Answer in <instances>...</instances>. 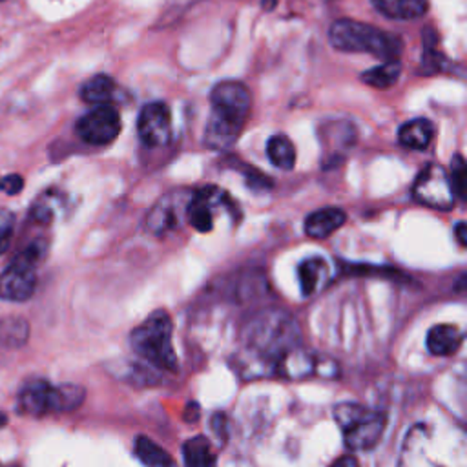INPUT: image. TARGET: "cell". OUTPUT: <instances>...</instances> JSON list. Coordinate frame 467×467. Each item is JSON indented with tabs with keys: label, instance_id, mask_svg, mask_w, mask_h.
<instances>
[{
	"label": "cell",
	"instance_id": "obj_1",
	"mask_svg": "<svg viewBox=\"0 0 467 467\" xmlns=\"http://www.w3.org/2000/svg\"><path fill=\"white\" fill-rule=\"evenodd\" d=\"M238 369L247 378L276 376L283 360L301 347V329L283 309L269 307L252 314L241 329Z\"/></svg>",
	"mask_w": 467,
	"mask_h": 467
},
{
	"label": "cell",
	"instance_id": "obj_2",
	"mask_svg": "<svg viewBox=\"0 0 467 467\" xmlns=\"http://www.w3.org/2000/svg\"><path fill=\"white\" fill-rule=\"evenodd\" d=\"M398 467H467V436L445 420L412 425L401 443Z\"/></svg>",
	"mask_w": 467,
	"mask_h": 467
},
{
	"label": "cell",
	"instance_id": "obj_3",
	"mask_svg": "<svg viewBox=\"0 0 467 467\" xmlns=\"http://www.w3.org/2000/svg\"><path fill=\"white\" fill-rule=\"evenodd\" d=\"M210 103L212 114L203 141L210 150L227 152L236 145L249 119L252 97L245 85L223 81L212 90Z\"/></svg>",
	"mask_w": 467,
	"mask_h": 467
},
{
	"label": "cell",
	"instance_id": "obj_4",
	"mask_svg": "<svg viewBox=\"0 0 467 467\" xmlns=\"http://www.w3.org/2000/svg\"><path fill=\"white\" fill-rule=\"evenodd\" d=\"M332 48L343 54H369L383 61H398L403 43L398 36L350 19L336 21L329 32Z\"/></svg>",
	"mask_w": 467,
	"mask_h": 467
},
{
	"label": "cell",
	"instance_id": "obj_5",
	"mask_svg": "<svg viewBox=\"0 0 467 467\" xmlns=\"http://www.w3.org/2000/svg\"><path fill=\"white\" fill-rule=\"evenodd\" d=\"M174 323L167 310L152 312L141 325H137L130 334V345L137 356H141L147 365L176 372L178 356L172 343Z\"/></svg>",
	"mask_w": 467,
	"mask_h": 467
},
{
	"label": "cell",
	"instance_id": "obj_6",
	"mask_svg": "<svg viewBox=\"0 0 467 467\" xmlns=\"http://www.w3.org/2000/svg\"><path fill=\"white\" fill-rule=\"evenodd\" d=\"M85 389L74 383L52 385L46 380H32L19 392V411L32 416L76 411L85 401Z\"/></svg>",
	"mask_w": 467,
	"mask_h": 467
},
{
	"label": "cell",
	"instance_id": "obj_7",
	"mask_svg": "<svg viewBox=\"0 0 467 467\" xmlns=\"http://www.w3.org/2000/svg\"><path fill=\"white\" fill-rule=\"evenodd\" d=\"M334 418L350 451H369L376 447L385 431V414L358 403L336 405Z\"/></svg>",
	"mask_w": 467,
	"mask_h": 467
},
{
	"label": "cell",
	"instance_id": "obj_8",
	"mask_svg": "<svg viewBox=\"0 0 467 467\" xmlns=\"http://www.w3.org/2000/svg\"><path fill=\"white\" fill-rule=\"evenodd\" d=\"M412 196L420 205L442 212H447L456 205L449 176L440 165H429L420 172L412 187Z\"/></svg>",
	"mask_w": 467,
	"mask_h": 467
},
{
	"label": "cell",
	"instance_id": "obj_9",
	"mask_svg": "<svg viewBox=\"0 0 467 467\" xmlns=\"http://www.w3.org/2000/svg\"><path fill=\"white\" fill-rule=\"evenodd\" d=\"M77 136L94 147H105L121 134V116L114 105L96 107L77 121Z\"/></svg>",
	"mask_w": 467,
	"mask_h": 467
},
{
	"label": "cell",
	"instance_id": "obj_10",
	"mask_svg": "<svg viewBox=\"0 0 467 467\" xmlns=\"http://www.w3.org/2000/svg\"><path fill=\"white\" fill-rule=\"evenodd\" d=\"M137 134L148 148H161L172 139V114L165 103H148L137 119Z\"/></svg>",
	"mask_w": 467,
	"mask_h": 467
},
{
	"label": "cell",
	"instance_id": "obj_11",
	"mask_svg": "<svg viewBox=\"0 0 467 467\" xmlns=\"http://www.w3.org/2000/svg\"><path fill=\"white\" fill-rule=\"evenodd\" d=\"M37 269L14 258L8 269L0 274V298L6 301H28L37 289Z\"/></svg>",
	"mask_w": 467,
	"mask_h": 467
},
{
	"label": "cell",
	"instance_id": "obj_12",
	"mask_svg": "<svg viewBox=\"0 0 467 467\" xmlns=\"http://www.w3.org/2000/svg\"><path fill=\"white\" fill-rule=\"evenodd\" d=\"M228 201V196L216 188L205 187L190 196L187 205V219L198 232H210L214 228V210L223 207Z\"/></svg>",
	"mask_w": 467,
	"mask_h": 467
},
{
	"label": "cell",
	"instance_id": "obj_13",
	"mask_svg": "<svg viewBox=\"0 0 467 467\" xmlns=\"http://www.w3.org/2000/svg\"><path fill=\"white\" fill-rule=\"evenodd\" d=\"M345 219L347 216L341 208H336V207L320 208L305 219V234L312 239H325L336 230H340Z\"/></svg>",
	"mask_w": 467,
	"mask_h": 467
},
{
	"label": "cell",
	"instance_id": "obj_14",
	"mask_svg": "<svg viewBox=\"0 0 467 467\" xmlns=\"http://www.w3.org/2000/svg\"><path fill=\"white\" fill-rule=\"evenodd\" d=\"M374 8L392 21H416L427 14V0H371Z\"/></svg>",
	"mask_w": 467,
	"mask_h": 467
},
{
	"label": "cell",
	"instance_id": "obj_15",
	"mask_svg": "<svg viewBox=\"0 0 467 467\" xmlns=\"http://www.w3.org/2000/svg\"><path fill=\"white\" fill-rule=\"evenodd\" d=\"M179 199L170 196L163 198L148 214L147 228L156 236H165L167 232L174 230L179 221Z\"/></svg>",
	"mask_w": 467,
	"mask_h": 467
},
{
	"label": "cell",
	"instance_id": "obj_16",
	"mask_svg": "<svg viewBox=\"0 0 467 467\" xmlns=\"http://www.w3.org/2000/svg\"><path fill=\"white\" fill-rule=\"evenodd\" d=\"M434 127L429 119L418 117L403 123L398 130V141L409 150H425L434 139Z\"/></svg>",
	"mask_w": 467,
	"mask_h": 467
},
{
	"label": "cell",
	"instance_id": "obj_17",
	"mask_svg": "<svg viewBox=\"0 0 467 467\" xmlns=\"http://www.w3.org/2000/svg\"><path fill=\"white\" fill-rule=\"evenodd\" d=\"M463 334L456 325H434L427 332V349L434 356H451L462 345Z\"/></svg>",
	"mask_w": 467,
	"mask_h": 467
},
{
	"label": "cell",
	"instance_id": "obj_18",
	"mask_svg": "<svg viewBox=\"0 0 467 467\" xmlns=\"http://www.w3.org/2000/svg\"><path fill=\"white\" fill-rule=\"evenodd\" d=\"M119 88L116 81L108 76H96L90 81H86L81 88V99L94 107L112 105L117 99Z\"/></svg>",
	"mask_w": 467,
	"mask_h": 467
},
{
	"label": "cell",
	"instance_id": "obj_19",
	"mask_svg": "<svg viewBox=\"0 0 467 467\" xmlns=\"http://www.w3.org/2000/svg\"><path fill=\"white\" fill-rule=\"evenodd\" d=\"M185 467H218V456L208 438L194 436L183 445Z\"/></svg>",
	"mask_w": 467,
	"mask_h": 467
},
{
	"label": "cell",
	"instance_id": "obj_20",
	"mask_svg": "<svg viewBox=\"0 0 467 467\" xmlns=\"http://www.w3.org/2000/svg\"><path fill=\"white\" fill-rule=\"evenodd\" d=\"M327 263L321 258H309L298 269L299 287L303 296L316 294L327 279Z\"/></svg>",
	"mask_w": 467,
	"mask_h": 467
},
{
	"label": "cell",
	"instance_id": "obj_21",
	"mask_svg": "<svg viewBox=\"0 0 467 467\" xmlns=\"http://www.w3.org/2000/svg\"><path fill=\"white\" fill-rule=\"evenodd\" d=\"M134 451L145 467H176L172 456L148 436H139L134 443Z\"/></svg>",
	"mask_w": 467,
	"mask_h": 467
},
{
	"label": "cell",
	"instance_id": "obj_22",
	"mask_svg": "<svg viewBox=\"0 0 467 467\" xmlns=\"http://www.w3.org/2000/svg\"><path fill=\"white\" fill-rule=\"evenodd\" d=\"M30 338V323L21 316L0 320V343L8 349L23 347Z\"/></svg>",
	"mask_w": 467,
	"mask_h": 467
},
{
	"label": "cell",
	"instance_id": "obj_23",
	"mask_svg": "<svg viewBox=\"0 0 467 467\" xmlns=\"http://www.w3.org/2000/svg\"><path fill=\"white\" fill-rule=\"evenodd\" d=\"M267 156L270 159V163L281 170H292L296 165V148L292 145V141L283 136H272L267 143Z\"/></svg>",
	"mask_w": 467,
	"mask_h": 467
},
{
	"label": "cell",
	"instance_id": "obj_24",
	"mask_svg": "<svg viewBox=\"0 0 467 467\" xmlns=\"http://www.w3.org/2000/svg\"><path fill=\"white\" fill-rule=\"evenodd\" d=\"M400 74H401V66L398 61H383L380 66H374L369 72L361 74V81L367 86L385 90L398 81Z\"/></svg>",
	"mask_w": 467,
	"mask_h": 467
},
{
	"label": "cell",
	"instance_id": "obj_25",
	"mask_svg": "<svg viewBox=\"0 0 467 467\" xmlns=\"http://www.w3.org/2000/svg\"><path fill=\"white\" fill-rule=\"evenodd\" d=\"M449 183L456 199H465V183H467V167L463 157L458 154L451 159V170L447 172Z\"/></svg>",
	"mask_w": 467,
	"mask_h": 467
},
{
	"label": "cell",
	"instance_id": "obj_26",
	"mask_svg": "<svg viewBox=\"0 0 467 467\" xmlns=\"http://www.w3.org/2000/svg\"><path fill=\"white\" fill-rule=\"evenodd\" d=\"M56 198L52 196H43L41 201H37L32 208V218L37 223H50L56 218V207H54Z\"/></svg>",
	"mask_w": 467,
	"mask_h": 467
},
{
	"label": "cell",
	"instance_id": "obj_27",
	"mask_svg": "<svg viewBox=\"0 0 467 467\" xmlns=\"http://www.w3.org/2000/svg\"><path fill=\"white\" fill-rule=\"evenodd\" d=\"M25 188V179L19 174H10L0 179V190L6 192L8 196H17Z\"/></svg>",
	"mask_w": 467,
	"mask_h": 467
},
{
	"label": "cell",
	"instance_id": "obj_28",
	"mask_svg": "<svg viewBox=\"0 0 467 467\" xmlns=\"http://www.w3.org/2000/svg\"><path fill=\"white\" fill-rule=\"evenodd\" d=\"M15 216L10 210H0V239H12Z\"/></svg>",
	"mask_w": 467,
	"mask_h": 467
},
{
	"label": "cell",
	"instance_id": "obj_29",
	"mask_svg": "<svg viewBox=\"0 0 467 467\" xmlns=\"http://www.w3.org/2000/svg\"><path fill=\"white\" fill-rule=\"evenodd\" d=\"M330 467H358V462H356V458H354V456L347 454V456L338 458Z\"/></svg>",
	"mask_w": 467,
	"mask_h": 467
},
{
	"label": "cell",
	"instance_id": "obj_30",
	"mask_svg": "<svg viewBox=\"0 0 467 467\" xmlns=\"http://www.w3.org/2000/svg\"><path fill=\"white\" fill-rule=\"evenodd\" d=\"M456 239H458V243L462 245V247H465V241H467V227H465V223L463 221H460L458 225H456Z\"/></svg>",
	"mask_w": 467,
	"mask_h": 467
},
{
	"label": "cell",
	"instance_id": "obj_31",
	"mask_svg": "<svg viewBox=\"0 0 467 467\" xmlns=\"http://www.w3.org/2000/svg\"><path fill=\"white\" fill-rule=\"evenodd\" d=\"M10 243H12V239H0V256H3L10 249Z\"/></svg>",
	"mask_w": 467,
	"mask_h": 467
},
{
	"label": "cell",
	"instance_id": "obj_32",
	"mask_svg": "<svg viewBox=\"0 0 467 467\" xmlns=\"http://www.w3.org/2000/svg\"><path fill=\"white\" fill-rule=\"evenodd\" d=\"M276 3H278V0H261V6H263L265 10H272Z\"/></svg>",
	"mask_w": 467,
	"mask_h": 467
},
{
	"label": "cell",
	"instance_id": "obj_33",
	"mask_svg": "<svg viewBox=\"0 0 467 467\" xmlns=\"http://www.w3.org/2000/svg\"><path fill=\"white\" fill-rule=\"evenodd\" d=\"M6 423H8V418L3 412H0V427H5Z\"/></svg>",
	"mask_w": 467,
	"mask_h": 467
}]
</instances>
